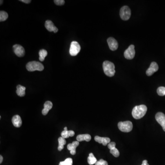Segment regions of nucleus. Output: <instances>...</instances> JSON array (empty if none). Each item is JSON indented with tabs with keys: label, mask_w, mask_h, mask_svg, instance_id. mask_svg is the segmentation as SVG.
Masks as SVG:
<instances>
[{
	"label": "nucleus",
	"mask_w": 165,
	"mask_h": 165,
	"mask_svg": "<svg viewBox=\"0 0 165 165\" xmlns=\"http://www.w3.org/2000/svg\"><path fill=\"white\" fill-rule=\"evenodd\" d=\"M147 110V107L146 105H141L135 106L133 109L132 114L133 118L139 119L144 117Z\"/></svg>",
	"instance_id": "f257e3e1"
},
{
	"label": "nucleus",
	"mask_w": 165,
	"mask_h": 165,
	"mask_svg": "<svg viewBox=\"0 0 165 165\" xmlns=\"http://www.w3.org/2000/svg\"><path fill=\"white\" fill-rule=\"evenodd\" d=\"M115 65L113 62L106 61L103 64V69L104 73L107 76L113 77L115 73Z\"/></svg>",
	"instance_id": "f03ea898"
},
{
	"label": "nucleus",
	"mask_w": 165,
	"mask_h": 165,
	"mask_svg": "<svg viewBox=\"0 0 165 165\" xmlns=\"http://www.w3.org/2000/svg\"><path fill=\"white\" fill-rule=\"evenodd\" d=\"M26 69L29 72H34L35 71H42L44 70V66L41 62L38 61H32L27 64Z\"/></svg>",
	"instance_id": "7ed1b4c3"
},
{
	"label": "nucleus",
	"mask_w": 165,
	"mask_h": 165,
	"mask_svg": "<svg viewBox=\"0 0 165 165\" xmlns=\"http://www.w3.org/2000/svg\"><path fill=\"white\" fill-rule=\"evenodd\" d=\"M118 127L119 130L123 132L128 133L131 131L133 129L132 123L131 122H120L118 124Z\"/></svg>",
	"instance_id": "20e7f679"
},
{
	"label": "nucleus",
	"mask_w": 165,
	"mask_h": 165,
	"mask_svg": "<svg viewBox=\"0 0 165 165\" xmlns=\"http://www.w3.org/2000/svg\"><path fill=\"white\" fill-rule=\"evenodd\" d=\"M131 15V12L129 7L125 6L121 8L120 11V16L121 18L124 20L129 19Z\"/></svg>",
	"instance_id": "39448f33"
},
{
	"label": "nucleus",
	"mask_w": 165,
	"mask_h": 165,
	"mask_svg": "<svg viewBox=\"0 0 165 165\" xmlns=\"http://www.w3.org/2000/svg\"><path fill=\"white\" fill-rule=\"evenodd\" d=\"M81 50V47L78 42H72L70 46V50H69V53L72 56H76L78 55Z\"/></svg>",
	"instance_id": "423d86ee"
},
{
	"label": "nucleus",
	"mask_w": 165,
	"mask_h": 165,
	"mask_svg": "<svg viewBox=\"0 0 165 165\" xmlns=\"http://www.w3.org/2000/svg\"><path fill=\"white\" fill-rule=\"evenodd\" d=\"M135 54L134 45H130L124 53V56L126 59L128 60L133 59Z\"/></svg>",
	"instance_id": "0eeeda50"
},
{
	"label": "nucleus",
	"mask_w": 165,
	"mask_h": 165,
	"mask_svg": "<svg viewBox=\"0 0 165 165\" xmlns=\"http://www.w3.org/2000/svg\"><path fill=\"white\" fill-rule=\"evenodd\" d=\"M13 52L16 55L19 57H23L25 55V50L21 45H14L13 46Z\"/></svg>",
	"instance_id": "6e6552de"
},
{
	"label": "nucleus",
	"mask_w": 165,
	"mask_h": 165,
	"mask_svg": "<svg viewBox=\"0 0 165 165\" xmlns=\"http://www.w3.org/2000/svg\"><path fill=\"white\" fill-rule=\"evenodd\" d=\"M156 121L161 125L163 130L165 132V115L162 113H158L155 115Z\"/></svg>",
	"instance_id": "1a4fd4ad"
},
{
	"label": "nucleus",
	"mask_w": 165,
	"mask_h": 165,
	"mask_svg": "<svg viewBox=\"0 0 165 165\" xmlns=\"http://www.w3.org/2000/svg\"><path fill=\"white\" fill-rule=\"evenodd\" d=\"M108 148L110 149V152L115 157H118L120 155V152L116 148V143L115 142H110L108 144Z\"/></svg>",
	"instance_id": "9d476101"
},
{
	"label": "nucleus",
	"mask_w": 165,
	"mask_h": 165,
	"mask_svg": "<svg viewBox=\"0 0 165 165\" xmlns=\"http://www.w3.org/2000/svg\"><path fill=\"white\" fill-rule=\"evenodd\" d=\"M158 69V65L156 62H151L150 67H149V68L147 70L146 72L147 75L148 76H151L153 75L155 72H157Z\"/></svg>",
	"instance_id": "9b49d317"
},
{
	"label": "nucleus",
	"mask_w": 165,
	"mask_h": 165,
	"mask_svg": "<svg viewBox=\"0 0 165 165\" xmlns=\"http://www.w3.org/2000/svg\"><path fill=\"white\" fill-rule=\"evenodd\" d=\"M107 41L110 49L111 50H116L117 49L118 47V42L113 37H110L107 39Z\"/></svg>",
	"instance_id": "f8f14e48"
},
{
	"label": "nucleus",
	"mask_w": 165,
	"mask_h": 165,
	"mask_svg": "<svg viewBox=\"0 0 165 165\" xmlns=\"http://www.w3.org/2000/svg\"><path fill=\"white\" fill-rule=\"evenodd\" d=\"M45 27L49 32L56 33L58 32V28L55 26L53 22L50 20H47L45 23Z\"/></svg>",
	"instance_id": "ddd939ff"
},
{
	"label": "nucleus",
	"mask_w": 165,
	"mask_h": 165,
	"mask_svg": "<svg viewBox=\"0 0 165 165\" xmlns=\"http://www.w3.org/2000/svg\"><path fill=\"white\" fill-rule=\"evenodd\" d=\"M79 141H73L72 143L69 144L67 146V148L68 150H69L70 152V154L72 155H75L76 150V148L79 146Z\"/></svg>",
	"instance_id": "4468645a"
},
{
	"label": "nucleus",
	"mask_w": 165,
	"mask_h": 165,
	"mask_svg": "<svg viewBox=\"0 0 165 165\" xmlns=\"http://www.w3.org/2000/svg\"><path fill=\"white\" fill-rule=\"evenodd\" d=\"M95 140L99 143L102 144L104 146H107V144H108L110 143V138L107 137H99L98 136H96L95 137Z\"/></svg>",
	"instance_id": "2eb2a0df"
},
{
	"label": "nucleus",
	"mask_w": 165,
	"mask_h": 165,
	"mask_svg": "<svg viewBox=\"0 0 165 165\" xmlns=\"http://www.w3.org/2000/svg\"><path fill=\"white\" fill-rule=\"evenodd\" d=\"M13 126L16 128H19L22 124V121L21 117L19 115H16L13 116L12 119Z\"/></svg>",
	"instance_id": "dca6fc26"
},
{
	"label": "nucleus",
	"mask_w": 165,
	"mask_h": 165,
	"mask_svg": "<svg viewBox=\"0 0 165 165\" xmlns=\"http://www.w3.org/2000/svg\"><path fill=\"white\" fill-rule=\"evenodd\" d=\"M53 104L50 101H47L44 105V109L42 110V113L44 116L47 115L48 112L52 108Z\"/></svg>",
	"instance_id": "f3484780"
},
{
	"label": "nucleus",
	"mask_w": 165,
	"mask_h": 165,
	"mask_svg": "<svg viewBox=\"0 0 165 165\" xmlns=\"http://www.w3.org/2000/svg\"><path fill=\"white\" fill-rule=\"evenodd\" d=\"M76 139L77 141L79 142H81L82 141L89 142L91 139V137L89 134H84V135H80L77 136Z\"/></svg>",
	"instance_id": "a211bd4d"
},
{
	"label": "nucleus",
	"mask_w": 165,
	"mask_h": 165,
	"mask_svg": "<svg viewBox=\"0 0 165 165\" xmlns=\"http://www.w3.org/2000/svg\"><path fill=\"white\" fill-rule=\"evenodd\" d=\"M26 88L21 85H18L17 86L16 93L18 96L23 97L25 95Z\"/></svg>",
	"instance_id": "6ab92c4d"
},
{
	"label": "nucleus",
	"mask_w": 165,
	"mask_h": 165,
	"mask_svg": "<svg viewBox=\"0 0 165 165\" xmlns=\"http://www.w3.org/2000/svg\"><path fill=\"white\" fill-rule=\"evenodd\" d=\"M75 135V132L72 130H64L61 133V137L64 139L68 138L70 137H72Z\"/></svg>",
	"instance_id": "aec40b11"
},
{
	"label": "nucleus",
	"mask_w": 165,
	"mask_h": 165,
	"mask_svg": "<svg viewBox=\"0 0 165 165\" xmlns=\"http://www.w3.org/2000/svg\"><path fill=\"white\" fill-rule=\"evenodd\" d=\"M58 150L59 151H61L64 148V146L66 144V140L63 137H61L58 138Z\"/></svg>",
	"instance_id": "412c9836"
},
{
	"label": "nucleus",
	"mask_w": 165,
	"mask_h": 165,
	"mask_svg": "<svg viewBox=\"0 0 165 165\" xmlns=\"http://www.w3.org/2000/svg\"><path fill=\"white\" fill-rule=\"evenodd\" d=\"M97 162L96 158L95 157L93 153H91L89 154V157L88 158V162L89 165H92L95 164L96 162Z\"/></svg>",
	"instance_id": "4be33fe9"
},
{
	"label": "nucleus",
	"mask_w": 165,
	"mask_h": 165,
	"mask_svg": "<svg viewBox=\"0 0 165 165\" xmlns=\"http://www.w3.org/2000/svg\"><path fill=\"white\" fill-rule=\"evenodd\" d=\"M39 60L40 61H43L45 60V58L47 55V52L46 50L41 49L39 50Z\"/></svg>",
	"instance_id": "5701e85b"
},
{
	"label": "nucleus",
	"mask_w": 165,
	"mask_h": 165,
	"mask_svg": "<svg viewBox=\"0 0 165 165\" xmlns=\"http://www.w3.org/2000/svg\"><path fill=\"white\" fill-rule=\"evenodd\" d=\"M8 17V13L5 11H1L0 12V21L3 22L6 21Z\"/></svg>",
	"instance_id": "b1692460"
},
{
	"label": "nucleus",
	"mask_w": 165,
	"mask_h": 165,
	"mask_svg": "<svg viewBox=\"0 0 165 165\" xmlns=\"http://www.w3.org/2000/svg\"><path fill=\"white\" fill-rule=\"evenodd\" d=\"M59 165H72V159L71 158H68L64 161L60 162Z\"/></svg>",
	"instance_id": "393cba45"
},
{
	"label": "nucleus",
	"mask_w": 165,
	"mask_h": 165,
	"mask_svg": "<svg viewBox=\"0 0 165 165\" xmlns=\"http://www.w3.org/2000/svg\"><path fill=\"white\" fill-rule=\"evenodd\" d=\"M157 93L160 96L165 95V87L162 86L159 87L157 90Z\"/></svg>",
	"instance_id": "a878e982"
},
{
	"label": "nucleus",
	"mask_w": 165,
	"mask_h": 165,
	"mask_svg": "<svg viewBox=\"0 0 165 165\" xmlns=\"http://www.w3.org/2000/svg\"><path fill=\"white\" fill-rule=\"evenodd\" d=\"M95 165H108V164L106 161H105L103 159H101L96 162Z\"/></svg>",
	"instance_id": "bb28decb"
},
{
	"label": "nucleus",
	"mask_w": 165,
	"mask_h": 165,
	"mask_svg": "<svg viewBox=\"0 0 165 165\" xmlns=\"http://www.w3.org/2000/svg\"><path fill=\"white\" fill-rule=\"evenodd\" d=\"M54 2L57 5L62 6L65 4V1L64 0H54Z\"/></svg>",
	"instance_id": "cd10ccee"
},
{
	"label": "nucleus",
	"mask_w": 165,
	"mask_h": 165,
	"mask_svg": "<svg viewBox=\"0 0 165 165\" xmlns=\"http://www.w3.org/2000/svg\"><path fill=\"white\" fill-rule=\"evenodd\" d=\"M20 1L21 2H24L25 3H30L31 2L30 0H20Z\"/></svg>",
	"instance_id": "c85d7f7f"
},
{
	"label": "nucleus",
	"mask_w": 165,
	"mask_h": 165,
	"mask_svg": "<svg viewBox=\"0 0 165 165\" xmlns=\"http://www.w3.org/2000/svg\"><path fill=\"white\" fill-rule=\"evenodd\" d=\"M141 165H149V164L148 163V161L147 160H144L142 162V164Z\"/></svg>",
	"instance_id": "c756f323"
},
{
	"label": "nucleus",
	"mask_w": 165,
	"mask_h": 165,
	"mask_svg": "<svg viewBox=\"0 0 165 165\" xmlns=\"http://www.w3.org/2000/svg\"><path fill=\"white\" fill-rule=\"evenodd\" d=\"M3 157H2V155H0V163L1 164L2 162V161H3Z\"/></svg>",
	"instance_id": "7c9ffc66"
},
{
	"label": "nucleus",
	"mask_w": 165,
	"mask_h": 165,
	"mask_svg": "<svg viewBox=\"0 0 165 165\" xmlns=\"http://www.w3.org/2000/svg\"><path fill=\"white\" fill-rule=\"evenodd\" d=\"M64 130H68V129H67V127H65L64 128Z\"/></svg>",
	"instance_id": "2f4dec72"
},
{
	"label": "nucleus",
	"mask_w": 165,
	"mask_h": 165,
	"mask_svg": "<svg viewBox=\"0 0 165 165\" xmlns=\"http://www.w3.org/2000/svg\"><path fill=\"white\" fill-rule=\"evenodd\" d=\"M2 1H1V3H2Z\"/></svg>",
	"instance_id": "473e14b6"
}]
</instances>
